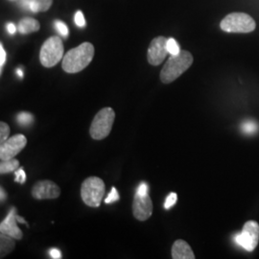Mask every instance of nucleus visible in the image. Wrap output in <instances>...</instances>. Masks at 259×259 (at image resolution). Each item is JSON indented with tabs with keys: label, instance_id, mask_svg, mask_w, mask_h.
<instances>
[{
	"label": "nucleus",
	"instance_id": "obj_1",
	"mask_svg": "<svg viewBox=\"0 0 259 259\" xmlns=\"http://www.w3.org/2000/svg\"><path fill=\"white\" fill-rule=\"evenodd\" d=\"M94 56V47L91 42H83L69 50L63 60V69L67 73L82 71L91 64Z\"/></svg>",
	"mask_w": 259,
	"mask_h": 259
},
{
	"label": "nucleus",
	"instance_id": "obj_2",
	"mask_svg": "<svg viewBox=\"0 0 259 259\" xmlns=\"http://www.w3.org/2000/svg\"><path fill=\"white\" fill-rule=\"evenodd\" d=\"M193 64V56L188 51L182 50L178 55L171 56L160 72L163 83L174 82Z\"/></svg>",
	"mask_w": 259,
	"mask_h": 259
},
{
	"label": "nucleus",
	"instance_id": "obj_3",
	"mask_svg": "<svg viewBox=\"0 0 259 259\" xmlns=\"http://www.w3.org/2000/svg\"><path fill=\"white\" fill-rule=\"evenodd\" d=\"M105 194V184L98 177L85 179L81 187V196L83 203L91 207H98L102 203Z\"/></svg>",
	"mask_w": 259,
	"mask_h": 259
},
{
	"label": "nucleus",
	"instance_id": "obj_4",
	"mask_svg": "<svg viewBox=\"0 0 259 259\" xmlns=\"http://www.w3.org/2000/svg\"><path fill=\"white\" fill-rule=\"evenodd\" d=\"M115 118V113L111 108H104L95 115L93 119L90 134L95 140L106 139L112 129V125Z\"/></svg>",
	"mask_w": 259,
	"mask_h": 259
},
{
	"label": "nucleus",
	"instance_id": "obj_5",
	"mask_svg": "<svg viewBox=\"0 0 259 259\" xmlns=\"http://www.w3.org/2000/svg\"><path fill=\"white\" fill-rule=\"evenodd\" d=\"M221 29L227 33H250L255 29V21L243 13H232L221 21Z\"/></svg>",
	"mask_w": 259,
	"mask_h": 259
},
{
	"label": "nucleus",
	"instance_id": "obj_6",
	"mask_svg": "<svg viewBox=\"0 0 259 259\" xmlns=\"http://www.w3.org/2000/svg\"><path fill=\"white\" fill-rule=\"evenodd\" d=\"M64 57L63 40L59 37L47 38L42 45L39 54L41 65L46 67H52L57 65Z\"/></svg>",
	"mask_w": 259,
	"mask_h": 259
},
{
	"label": "nucleus",
	"instance_id": "obj_7",
	"mask_svg": "<svg viewBox=\"0 0 259 259\" xmlns=\"http://www.w3.org/2000/svg\"><path fill=\"white\" fill-rule=\"evenodd\" d=\"M234 243L247 251H252L256 248L259 241V225L254 221L246 223L240 233L233 236Z\"/></svg>",
	"mask_w": 259,
	"mask_h": 259
},
{
	"label": "nucleus",
	"instance_id": "obj_8",
	"mask_svg": "<svg viewBox=\"0 0 259 259\" xmlns=\"http://www.w3.org/2000/svg\"><path fill=\"white\" fill-rule=\"evenodd\" d=\"M27 139L23 135H16L7 139L0 146V158L1 160H7L14 158L25 148Z\"/></svg>",
	"mask_w": 259,
	"mask_h": 259
},
{
	"label": "nucleus",
	"instance_id": "obj_9",
	"mask_svg": "<svg viewBox=\"0 0 259 259\" xmlns=\"http://www.w3.org/2000/svg\"><path fill=\"white\" fill-rule=\"evenodd\" d=\"M61 195V189L51 181H39L32 189V196L37 200H52Z\"/></svg>",
	"mask_w": 259,
	"mask_h": 259
},
{
	"label": "nucleus",
	"instance_id": "obj_10",
	"mask_svg": "<svg viewBox=\"0 0 259 259\" xmlns=\"http://www.w3.org/2000/svg\"><path fill=\"white\" fill-rule=\"evenodd\" d=\"M167 38L164 37H155L148 48V62L150 65H159L168 54L166 48Z\"/></svg>",
	"mask_w": 259,
	"mask_h": 259
},
{
	"label": "nucleus",
	"instance_id": "obj_11",
	"mask_svg": "<svg viewBox=\"0 0 259 259\" xmlns=\"http://www.w3.org/2000/svg\"><path fill=\"white\" fill-rule=\"evenodd\" d=\"M153 203L149 195H136L133 203V214L139 221H146L152 216Z\"/></svg>",
	"mask_w": 259,
	"mask_h": 259
},
{
	"label": "nucleus",
	"instance_id": "obj_12",
	"mask_svg": "<svg viewBox=\"0 0 259 259\" xmlns=\"http://www.w3.org/2000/svg\"><path fill=\"white\" fill-rule=\"evenodd\" d=\"M16 208H12L10 210L7 217L0 224V232L6 235L15 238L16 240H20L22 238V232L18 227V221L16 218L17 215Z\"/></svg>",
	"mask_w": 259,
	"mask_h": 259
},
{
	"label": "nucleus",
	"instance_id": "obj_13",
	"mask_svg": "<svg viewBox=\"0 0 259 259\" xmlns=\"http://www.w3.org/2000/svg\"><path fill=\"white\" fill-rule=\"evenodd\" d=\"M172 257L174 259H194V252L185 240H177L172 246Z\"/></svg>",
	"mask_w": 259,
	"mask_h": 259
},
{
	"label": "nucleus",
	"instance_id": "obj_14",
	"mask_svg": "<svg viewBox=\"0 0 259 259\" xmlns=\"http://www.w3.org/2000/svg\"><path fill=\"white\" fill-rule=\"evenodd\" d=\"M39 27H40L39 22L36 19H31V18L21 19L19 23V33L23 35L37 32L39 30Z\"/></svg>",
	"mask_w": 259,
	"mask_h": 259
},
{
	"label": "nucleus",
	"instance_id": "obj_15",
	"mask_svg": "<svg viewBox=\"0 0 259 259\" xmlns=\"http://www.w3.org/2000/svg\"><path fill=\"white\" fill-rule=\"evenodd\" d=\"M16 247V242L15 238L11 237L9 235H6L4 233L0 234V255L1 258L9 254L12 252Z\"/></svg>",
	"mask_w": 259,
	"mask_h": 259
},
{
	"label": "nucleus",
	"instance_id": "obj_16",
	"mask_svg": "<svg viewBox=\"0 0 259 259\" xmlns=\"http://www.w3.org/2000/svg\"><path fill=\"white\" fill-rule=\"evenodd\" d=\"M53 0H31L29 9L34 13L47 12L52 6Z\"/></svg>",
	"mask_w": 259,
	"mask_h": 259
},
{
	"label": "nucleus",
	"instance_id": "obj_17",
	"mask_svg": "<svg viewBox=\"0 0 259 259\" xmlns=\"http://www.w3.org/2000/svg\"><path fill=\"white\" fill-rule=\"evenodd\" d=\"M19 167V161L18 159L11 158L7 160H1L0 164V173L1 174H8L12 172H16Z\"/></svg>",
	"mask_w": 259,
	"mask_h": 259
},
{
	"label": "nucleus",
	"instance_id": "obj_18",
	"mask_svg": "<svg viewBox=\"0 0 259 259\" xmlns=\"http://www.w3.org/2000/svg\"><path fill=\"white\" fill-rule=\"evenodd\" d=\"M259 126L258 124L255 121L245 120L242 124H241V131L243 134L248 135V136H251L254 135L258 132Z\"/></svg>",
	"mask_w": 259,
	"mask_h": 259
},
{
	"label": "nucleus",
	"instance_id": "obj_19",
	"mask_svg": "<svg viewBox=\"0 0 259 259\" xmlns=\"http://www.w3.org/2000/svg\"><path fill=\"white\" fill-rule=\"evenodd\" d=\"M166 48L168 54H170L171 56L178 55L182 51L176 39L173 37H170L167 39Z\"/></svg>",
	"mask_w": 259,
	"mask_h": 259
},
{
	"label": "nucleus",
	"instance_id": "obj_20",
	"mask_svg": "<svg viewBox=\"0 0 259 259\" xmlns=\"http://www.w3.org/2000/svg\"><path fill=\"white\" fill-rule=\"evenodd\" d=\"M34 121V116L29 112H20L18 115V122L22 126H27L32 124Z\"/></svg>",
	"mask_w": 259,
	"mask_h": 259
},
{
	"label": "nucleus",
	"instance_id": "obj_21",
	"mask_svg": "<svg viewBox=\"0 0 259 259\" xmlns=\"http://www.w3.org/2000/svg\"><path fill=\"white\" fill-rule=\"evenodd\" d=\"M10 135L9 125L5 122H1L0 123V142L3 143L4 141H6Z\"/></svg>",
	"mask_w": 259,
	"mask_h": 259
},
{
	"label": "nucleus",
	"instance_id": "obj_22",
	"mask_svg": "<svg viewBox=\"0 0 259 259\" xmlns=\"http://www.w3.org/2000/svg\"><path fill=\"white\" fill-rule=\"evenodd\" d=\"M119 199H120V197H119V193L117 192L116 188H115V187H112L110 194L107 197V199L105 200V203H106V204H111V203L117 202Z\"/></svg>",
	"mask_w": 259,
	"mask_h": 259
},
{
	"label": "nucleus",
	"instance_id": "obj_23",
	"mask_svg": "<svg viewBox=\"0 0 259 259\" xmlns=\"http://www.w3.org/2000/svg\"><path fill=\"white\" fill-rule=\"evenodd\" d=\"M177 200H178V196L176 193L172 192L170 194L168 195V197L165 200V203H164V208L165 209H170L172 206H174L177 203Z\"/></svg>",
	"mask_w": 259,
	"mask_h": 259
},
{
	"label": "nucleus",
	"instance_id": "obj_24",
	"mask_svg": "<svg viewBox=\"0 0 259 259\" xmlns=\"http://www.w3.org/2000/svg\"><path fill=\"white\" fill-rule=\"evenodd\" d=\"M56 28L57 30L59 31V33L63 36V37H66L68 36V28L65 25V23L63 21H56L55 23Z\"/></svg>",
	"mask_w": 259,
	"mask_h": 259
},
{
	"label": "nucleus",
	"instance_id": "obj_25",
	"mask_svg": "<svg viewBox=\"0 0 259 259\" xmlns=\"http://www.w3.org/2000/svg\"><path fill=\"white\" fill-rule=\"evenodd\" d=\"M15 174H16L15 181H16L17 183H19V184L23 185V184L26 182V174H25L23 168H19V169H18V170L15 172Z\"/></svg>",
	"mask_w": 259,
	"mask_h": 259
},
{
	"label": "nucleus",
	"instance_id": "obj_26",
	"mask_svg": "<svg viewBox=\"0 0 259 259\" xmlns=\"http://www.w3.org/2000/svg\"><path fill=\"white\" fill-rule=\"evenodd\" d=\"M75 23L77 26L79 27H84L85 26V19L83 17V13L81 11H78L76 14H75Z\"/></svg>",
	"mask_w": 259,
	"mask_h": 259
},
{
	"label": "nucleus",
	"instance_id": "obj_27",
	"mask_svg": "<svg viewBox=\"0 0 259 259\" xmlns=\"http://www.w3.org/2000/svg\"><path fill=\"white\" fill-rule=\"evenodd\" d=\"M136 195H139V196H146L149 195V186L146 183H141L139 185L138 189H137V193Z\"/></svg>",
	"mask_w": 259,
	"mask_h": 259
},
{
	"label": "nucleus",
	"instance_id": "obj_28",
	"mask_svg": "<svg viewBox=\"0 0 259 259\" xmlns=\"http://www.w3.org/2000/svg\"><path fill=\"white\" fill-rule=\"evenodd\" d=\"M5 61H6V52H5L4 47L1 44L0 45V68H1V70L3 68V65L5 64Z\"/></svg>",
	"mask_w": 259,
	"mask_h": 259
},
{
	"label": "nucleus",
	"instance_id": "obj_29",
	"mask_svg": "<svg viewBox=\"0 0 259 259\" xmlns=\"http://www.w3.org/2000/svg\"><path fill=\"white\" fill-rule=\"evenodd\" d=\"M49 254H50V256H51L52 258H62V253H61V251L58 250V249H55V248H53V249H51V250H49Z\"/></svg>",
	"mask_w": 259,
	"mask_h": 259
},
{
	"label": "nucleus",
	"instance_id": "obj_30",
	"mask_svg": "<svg viewBox=\"0 0 259 259\" xmlns=\"http://www.w3.org/2000/svg\"><path fill=\"white\" fill-rule=\"evenodd\" d=\"M7 30H8V32H9V34L14 35V34L16 33V31H17V28H16V26H15L13 23H9V24L7 25Z\"/></svg>",
	"mask_w": 259,
	"mask_h": 259
},
{
	"label": "nucleus",
	"instance_id": "obj_31",
	"mask_svg": "<svg viewBox=\"0 0 259 259\" xmlns=\"http://www.w3.org/2000/svg\"><path fill=\"white\" fill-rule=\"evenodd\" d=\"M30 1H31V0H21V4H22V6H23V7H25V8H28V9H29Z\"/></svg>",
	"mask_w": 259,
	"mask_h": 259
},
{
	"label": "nucleus",
	"instance_id": "obj_32",
	"mask_svg": "<svg viewBox=\"0 0 259 259\" xmlns=\"http://www.w3.org/2000/svg\"><path fill=\"white\" fill-rule=\"evenodd\" d=\"M16 218H17V221H18V222L24 224V225H28L27 222H26L22 217L19 216V215H16Z\"/></svg>",
	"mask_w": 259,
	"mask_h": 259
},
{
	"label": "nucleus",
	"instance_id": "obj_33",
	"mask_svg": "<svg viewBox=\"0 0 259 259\" xmlns=\"http://www.w3.org/2000/svg\"><path fill=\"white\" fill-rule=\"evenodd\" d=\"M3 199H5V192L3 191V188H1V201H3Z\"/></svg>",
	"mask_w": 259,
	"mask_h": 259
},
{
	"label": "nucleus",
	"instance_id": "obj_34",
	"mask_svg": "<svg viewBox=\"0 0 259 259\" xmlns=\"http://www.w3.org/2000/svg\"><path fill=\"white\" fill-rule=\"evenodd\" d=\"M17 73H18V75H19L20 78H22V77H23V72H22V70H20V69H18V70H17Z\"/></svg>",
	"mask_w": 259,
	"mask_h": 259
}]
</instances>
